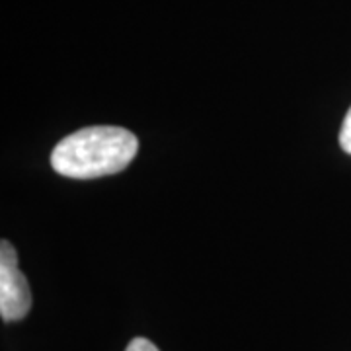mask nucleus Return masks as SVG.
Returning <instances> with one entry per match:
<instances>
[{
	"label": "nucleus",
	"instance_id": "obj_3",
	"mask_svg": "<svg viewBox=\"0 0 351 351\" xmlns=\"http://www.w3.org/2000/svg\"><path fill=\"white\" fill-rule=\"evenodd\" d=\"M339 147L343 149V152L351 154V108L346 113L341 129H339Z\"/></svg>",
	"mask_w": 351,
	"mask_h": 351
},
{
	"label": "nucleus",
	"instance_id": "obj_2",
	"mask_svg": "<svg viewBox=\"0 0 351 351\" xmlns=\"http://www.w3.org/2000/svg\"><path fill=\"white\" fill-rule=\"evenodd\" d=\"M32 308V291L18 267V254L8 240L0 244V314L2 320H22Z\"/></svg>",
	"mask_w": 351,
	"mask_h": 351
},
{
	"label": "nucleus",
	"instance_id": "obj_1",
	"mask_svg": "<svg viewBox=\"0 0 351 351\" xmlns=\"http://www.w3.org/2000/svg\"><path fill=\"white\" fill-rule=\"evenodd\" d=\"M137 151V137L123 127H84L55 145L51 166L66 178L92 180L125 170Z\"/></svg>",
	"mask_w": 351,
	"mask_h": 351
},
{
	"label": "nucleus",
	"instance_id": "obj_4",
	"mask_svg": "<svg viewBox=\"0 0 351 351\" xmlns=\"http://www.w3.org/2000/svg\"><path fill=\"white\" fill-rule=\"evenodd\" d=\"M125 351H160L152 341H149L147 338H135L129 341Z\"/></svg>",
	"mask_w": 351,
	"mask_h": 351
}]
</instances>
